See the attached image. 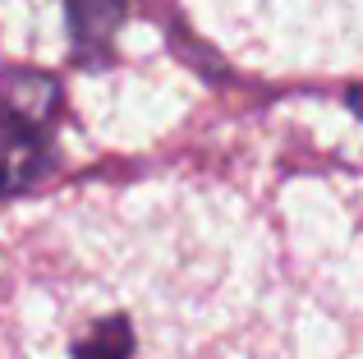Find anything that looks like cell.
Listing matches in <instances>:
<instances>
[{
  "label": "cell",
  "instance_id": "6da1fadb",
  "mask_svg": "<svg viewBox=\"0 0 363 359\" xmlns=\"http://www.w3.org/2000/svg\"><path fill=\"white\" fill-rule=\"evenodd\" d=\"M60 111V83L33 70L0 79V203L37 189L55 166L51 120Z\"/></svg>",
  "mask_w": 363,
  "mask_h": 359
},
{
  "label": "cell",
  "instance_id": "7a4b0ae2",
  "mask_svg": "<svg viewBox=\"0 0 363 359\" xmlns=\"http://www.w3.org/2000/svg\"><path fill=\"white\" fill-rule=\"evenodd\" d=\"M74 359H133V327H129V318L111 314V318H101V323H92L88 336L74 346Z\"/></svg>",
  "mask_w": 363,
  "mask_h": 359
},
{
  "label": "cell",
  "instance_id": "3957f363",
  "mask_svg": "<svg viewBox=\"0 0 363 359\" xmlns=\"http://www.w3.org/2000/svg\"><path fill=\"white\" fill-rule=\"evenodd\" d=\"M69 14H74V42H79L83 51L101 46L111 37V28L120 23L116 0H69Z\"/></svg>",
  "mask_w": 363,
  "mask_h": 359
},
{
  "label": "cell",
  "instance_id": "277c9868",
  "mask_svg": "<svg viewBox=\"0 0 363 359\" xmlns=\"http://www.w3.org/2000/svg\"><path fill=\"white\" fill-rule=\"evenodd\" d=\"M345 101H350V111H354V116L363 120V83H354V88L345 92Z\"/></svg>",
  "mask_w": 363,
  "mask_h": 359
}]
</instances>
